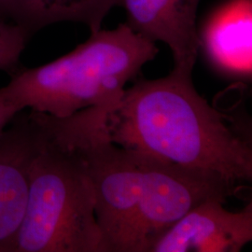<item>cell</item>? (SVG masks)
I'll return each mask as SVG.
<instances>
[{"label": "cell", "instance_id": "cell-12", "mask_svg": "<svg viewBox=\"0 0 252 252\" xmlns=\"http://www.w3.org/2000/svg\"><path fill=\"white\" fill-rule=\"evenodd\" d=\"M20 112L18 108L0 90V136L5 132L9 123L12 122Z\"/></svg>", "mask_w": 252, "mask_h": 252}, {"label": "cell", "instance_id": "cell-1", "mask_svg": "<svg viewBox=\"0 0 252 252\" xmlns=\"http://www.w3.org/2000/svg\"><path fill=\"white\" fill-rule=\"evenodd\" d=\"M105 113L111 140L130 153L242 188L252 180V135L199 94L190 72L139 80Z\"/></svg>", "mask_w": 252, "mask_h": 252}, {"label": "cell", "instance_id": "cell-4", "mask_svg": "<svg viewBox=\"0 0 252 252\" xmlns=\"http://www.w3.org/2000/svg\"><path fill=\"white\" fill-rule=\"evenodd\" d=\"M106 108L92 107L64 118L32 110L29 114L47 134L81 153L108 252H126L140 196L141 172L135 154L111 140Z\"/></svg>", "mask_w": 252, "mask_h": 252}, {"label": "cell", "instance_id": "cell-5", "mask_svg": "<svg viewBox=\"0 0 252 252\" xmlns=\"http://www.w3.org/2000/svg\"><path fill=\"white\" fill-rule=\"evenodd\" d=\"M135 155L141 189L126 252H151L162 234L191 209L208 199L226 203L242 189L213 174Z\"/></svg>", "mask_w": 252, "mask_h": 252}, {"label": "cell", "instance_id": "cell-11", "mask_svg": "<svg viewBox=\"0 0 252 252\" xmlns=\"http://www.w3.org/2000/svg\"><path fill=\"white\" fill-rule=\"evenodd\" d=\"M30 37L23 27L0 14V70L11 75L19 70L21 54Z\"/></svg>", "mask_w": 252, "mask_h": 252}, {"label": "cell", "instance_id": "cell-9", "mask_svg": "<svg viewBox=\"0 0 252 252\" xmlns=\"http://www.w3.org/2000/svg\"><path fill=\"white\" fill-rule=\"evenodd\" d=\"M199 49L218 74L249 81L252 74V0H227L206 19Z\"/></svg>", "mask_w": 252, "mask_h": 252}, {"label": "cell", "instance_id": "cell-3", "mask_svg": "<svg viewBox=\"0 0 252 252\" xmlns=\"http://www.w3.org/2000/svg\"><path fill=\"white\" fill-rule=\"evenodd\" d=\"M34 123L41 139L30 166L27 205L13 252H109L83 157Z\"/></svg>", "mask_w": 252, "mask_h": 252}, {"label": "cell", "instance_id": "cell-8", "mask_svg": "<svg viewBox=\"0 0 252 252\" xmlns=\"http://www.w3.org/2000/svg\"><path fill=\"white\" fill-rule=\"evenodd\" d=\"M201 0H120L126 24L139 36L171 49L174 68L192 73L199 50L196 14Z\"/></svg>", "mask_w": 252, "mask_h": 252}, {"label": "cell", "instance_id": "cell-2", "mask_svg": "<svg viewBox=\"0 0 252 252\" xmlns=\"http://www.w3.org/2000/svg\"><path fill=\"white\" fill-rule=\"evenodd\" d=\"M159 53L155 42L126 24L91 33L81 45L43 65L17 70L0 90L22 111L71 116L92 107L112 108L127 82Z\"/></svg>", "mask_w": 252, "mask_h": 252}, {"label": "cell", "instance_id": "cell-7", "mask_svg": "<svg viewBox=\"0 0 252 252\" xmlns=\"http://www.w3.org/2000/svg\"><path fill=\"white\" fill-rule=\"evenodd\" d=\"M0 136V252H13L27 205L30 166L41 139L29 114Z\"/></svg>", "mask_w": 252, "mask_h": 252}, {"label": "cell", "instance_id": "cell-10", "mask_svg": "<svg viewBox=\"0 0 252 252\" xmlns=\"http://www.w3.org/2000/svg\"><path fill=\"white\" fill-rule=\"evenodd\" d=\"M119 5L120 0H0V14L30 36L62 22L84 24L95 33L109 10Z\"/></svg>", "mask_w": 252, "mask_h": 252}, {"label": "cell", "instance_id": "cell-6", "mask_svg": "<svg viewBox=\"0 0 252 252\" xmlns=\"http://www.w3.org/2000/svg\"><path fill=\"white\" fill-rule=\"evenodd\" d=\"M208 199L157 240L151 252H239L252 240V203L237 212Z\"/></svg>", "mask_w": 252, "mask_h": 252}]
</instances>
